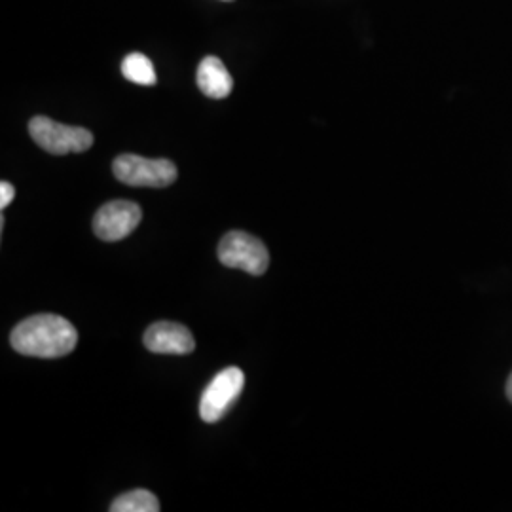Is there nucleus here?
Masks as SVG:
<instances>
[{
  "mask_svg": "<svg viewBox=\"0 0 512 512\" xmlns=\"http://www.w3.org/2000/svg\"><path fill=\"white\" fill-rule=\"evenodd\" d=\"M12 348L21 355L40 357V359H55L69 355L78 342V332L73 325L52 313L35 315L21 321L12 330Z\"/></svg>",
  "mask_w": 512,
  "mask_h": 512,
  "instance_id": "f257e3e1",
  "label": "nucleus"
},
{
  "mask_svg": "<svg viewBox=\"0 0 512 512\" xmlns=\"http://www.w3.org/2000/svg\"><path fill=\"white\" fill-rule=\"evenodd\" d=\"M29 133L38 147L55 156L86 152L93 145L92 131L65 126L46 116H35L29 122Z\"/></svg>",
  "mask_w": 512,
  "mask_h": 512,
  "instance_id": "f03ea898",
  "label": "nucleus"
},
{
  "mask_svg": "<svg viewBox=\"0 0 512 512\" xmlns=\"http://www.w3.org/2000/svg\"><path fill=\"white\" fill-rule=\"evenodd\" d=\"M114 177L129 186L165 188L177 181V167L169 160H148L137 154H122L112 164Z\"/></svg>",
  "mask_w": 512,
  "mask_h": 512,
  "instance_id": "7ed1b4c3",
  "label": "nucleus"
},
{
  "mask_svg": "<svg viewBox=\"0 0 512 512\" xmlns=\"http://www.w3.org/2000/svg\"><path fill=\"white\" fill-rule=\"evenodd\" d=\"M219 258L224 266L238 268L251 275L266 274L270 266V253L266 245L241 230H234L222 238Z\"/></svg>",
  "mask_w": 512,
  "mask_h": 512,
  "instance_id": "20e7f679",
  "label": "nucleus"
},
{
  "mask_svg": "<svg viewBox=\"0 0 512 512\" xmlns=\"http://www.w3.org/2000/svg\"><path fill=\"white\" fill-rule=\"evenodd\" d=\"M245 376L238 366H230L213 378L203 391L200 403V416L205 423H217L224 418L230 406L238 401L239 393L243 391Z\"/></svg>",
  "mask_w": 512,
  "mask_h": 512,
  "instance_id": "39448f33",
  "label": "nucleus"
},
{
  "mask_svg": "<svg viewBox=\"0 0 512 512\" xmlns=\"http://www.w3.org/2000/svg\"><path fill=\"white\" fill-rule=\"evenodd\" d=\"M143 219V211L137 203L128 200H116L103 205L95 219L93 232L103 241H120L128 238L129 234L139 226Z\"/></svg>",
  "mask_w": 512,
  "mask_h": 512,
  "instance_id": "423d86ee",
  "label": "nucleus"
},
{
  "mask_svg": "<svg viewBox=\"0 0 512 512\" xmlns=\"http://www.w3.org/2000/svg\"><path fill=\"white\" fill-rule=\"evenodd\" d=\"M143 340L152 353H164V355H186L196 348L192 332L183 325L171 323V321L154 323L145 332Z\"/></svg>",
  "mask_w": 512,
  "mask_h": 512,
  "instance_id": "0eeeda50",
  "label": "nucleus"
},
{
  "mask_svg": "<svg viewBox=\"0 0 512 512\" xmlns=\"http://www.w3.org/2000/svg\"><path fill=\"white\" fill-rule=\"evenodd\" d=\"M198 86L202 90L203 95L211 97V99H224L232 93L234 88V80L228 73V69L224 67V63L219 57H205L198 67Z\"/></svg>",
  "mask_w": 512,
  "mask_h": 512,
  "instance_id": "6e6552de",
  "label": "nucleus"
},
{
  "mask_svg": "<svg viewBox=\"0 0 512 512\" xmlns=\"http://www.w3.org/2000/svg\"><path fill=\"white\" fill-rule=\"evenodd\" d=\"M112 512H158L160 511V501L154 494L148 490H133L128 494L120 495L114 499L110 505Z\"/></svg>",
  "mask_w": 512,
  "mask_h": 512,
  "instance_id": "1a4fd4ad",
  "label": "nucleus"
},
{
  "mask_svg": "<svg viewBox=\"0 0 512 512\" xmlns=\"http://www.w3.org/2000/svg\"><path fill=\"white\" fill-rule=\"evenodd\" d=\"M122 74L139 86H154L158 80L152 61L143 54H129L122 63Z\"/></svg>",
  "mask_w": 512,
  "mask_h": 512,
  "instance_id": "9d476101",
  "label": "nucleus"
},
{
  "mask_svg": "<svg viewBox=\"0 0 512 512\" xmlns=\"http://www.w3.org/2000/svg\"><path fill=\"white\" fill-rule=\"evenodd\" d=\"M16 190L10 183H0V207L6 209L10 203L14 202Z\"/></svg>",
  "mask_w": 512,
  "mask_h": 512,
  "instance_id": "9b49d317",
  "label": "nucleus"
},
{
  "mask_svg": "<svg viewBox=\"0 0 512 512\" xmlns=\"http://www.w3.org/2000/svg\"><path fill=\"white\" fill-rule=\"evenodd\" d=\"M507 397H509V401L512 403V374L509 382H507Z\"/></svg>",
  "mask_w": 512,
  "mask_h": 512,
  "instance_id": "f8f14e48",
  "label": "nucleus"
},
{
  "mask_svg": "<svg viewBox=\"0 0 512 512\" xmlns=\"http://www.w3.org/2000/svg\"><path fill=\"white\" fill-rule=\"evenodd\" d=\"M224 2H230V0H224Z\"/></svg>",
  "mask_w": 512,
  "mask_h": 512,
  "instance_id": "ddd939ff",
  "label": "nucleus"
}]
</instances>
